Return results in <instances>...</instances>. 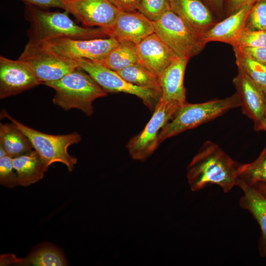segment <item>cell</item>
I'll return each mask as SVG.
<instances>
[{
    "label": "cell",
    "instance_id": "obj_33",
    "mask_svg": "<svg viewBox=\"0 0 266 266\" xmlns=\"http://www.w3.org/2000/svg\"><path fill=\"white\" fill-rule=\"evenodd\" d=\"M257 0H225V10L229 15H231L242 7L254 4Z\"/></svg>",
    "mask_w": 266,
    "mask_h": 266
},
{
    "label": "cell",
    "instance_id": "obj_5",
    "mask_svg": "<svg viewBox=\"0 0 266 266\" xmlns=\"http://www.w3.org/2000/svg\"><path fill=\"white\" fill-rule=\"evenodd\" d=\"M0 117L9 119L27 136L47 166L60 162L65 164L69 171L73 170L77 160L69 154L67 149L81 141V136L78 133L53 135L40 132L15 120L5 110H2Z\"/></svg>",
    "mask_w": 266,
    "mask_h": 266
},
{
    "label": "cell",
    "instance_id": "obj_4",
    "mask_svg": "<svg viewBox=\"0 0 266 266\" xmlns=\"http://www.w3.org/2000/svg\"><path fill=\"white\" fill-rule=\"evenodd\" d=\"M239 106L240 101L236 93L223 99L202 103L186 102L161 130L159 136V144L168 138L213 120Z\"/></svg>",
    "mask_w": 266,
    "mask_h": 266
},
{
    "label": "cell",
    "instance_id": "obj_18",
    "mask_svg": "<svg viewBox=\"0 0 266 266\" xmlns=\"http://www.w3.org/2000/svg\"><path fill=\"white\" fill-rule=\"evenodd\" d=\"M237 186L243 193L240 199V206L248 210L260 226L261 233L259 250L261 256L266 257V197L255 187L246 184L238 178Z\"/></svg>",
    "mask_w": 266,
    "mask_h": 266
},
{
    "label": "cell",
    "instance_id": "obj_15",
    "mask_svg": "<svg viewBox=\"0 0 266 266\" xmlns=\"http://www.w3.org/2000/svg\"><path fill=\"white\" fill-rule=\"evenodd\" d=\"M138 63L159 79L166 68L179 58L154 33L136 45Z\"/></svg>",
    "mask_w": 266,
    "mask_h": 266
},
{
    "label": "cell",
    "instance_id": "obj_1",
    "mask_svg": "<svg viewBox=\"0 0 266 266\" xmlns=\"http://www.w3.org/2000/svg\"><path fill=\"white\" fill-rule=\"evenodd\" d=\"M239 165L217 144L206 141L187 168L191 189L199 191L209 185L216 184L228 193L237 185Z\"/></svg>",
    "mask_w": 266,
    "mask_h": 266
},
{
    "label": "cell",
    "instance_id": "obj_29",
    "mask_svg": "<svg viewBox=\"0 0 266 266\" xmlns=\"http://www.w3.org/2000/svg\"><path fill=\"white\" fill-rule=\"evenodd\" d=\"M246 28L252 30L266 29V0H257L247 18Z\"/></svg>",
    "mask_w": 266,
    "mask_h": 266
},
{
    "label": "cell",
    "instance_id": "obj_25",
    "mask_svg": "<svg viewBox=\"0 0 266 266\" xmlns=\"http://www.w3.org/2000/svg\"><path fill=\"white\" fill-rule=\"evenodd\" d=\"M239 70L246 74L266 94V64L257 62L233 49Z\"/></svg>",
    "mask_w": 266,
    "mask_h": 266
},
{
    "label": "cell",
    "instance_id": "obj_34",
    "mask_svg": "<svg viewBox=\"0 0 266 266\" xmlns=\"http://www.w3.org/2000/svg\"><path fill=\"white\" fill-rule=\"evenodd\" d=\"M115 7L122 11H136L140 0H108Z\"/></svg>",
    "mask_w": 266,
    "mask_h": 266
},
{
    "label": "cell",
    "instance_id": "obj_39",
    "mask_svg": "<svg viewBox=\"0 0 266 266\" xmlns=\"http://www.w3.org/2000/svg\"></svg>",
    "mask_w": 266,
    "mask_h": 266
},
{
    "label": "cell",
    "instance_id": "obj_38",
    "mask_svg": "<svg viewBox=\"0 0 266 266\" xmlns=\"http://www.w3.org/2000/svg\"><path fill=\"white\" fill-rule=\"evenodd\" d=\"M265 131H266V128H265ZM265 149H266V147H265Z\"/></svg>",
    "mask_w": 266,
    "mask_h": 266
},
{
    "label": "cell",
    "instance_id": "obj_3",
    "mask_svg": "<svg viewBox=\"0 0 266 266\" xmlns=\"http://www.w3.org/2000/svg\"><path fill=\"white\" fill-rule=\"evenodd\" d=\"M43 84L55 91L54 104L65 110L79 109L88 116L94 113L93 101L107 93L79 67L59 80Z\"/></svg>",
    "mask_w": 266,
    "mask_h": 266
},
{
    "label": "cell",
    "instance_id": "obj_9",
    "mask_svg": "<svg viewBox=\"0 0 266 266\" xmlns=\"http://www.w3.org/2000/svg\"><path fill=\"white\" fill-rule=\"evenodd\" d=\"M119 43L115 39L109 37L91 39L60 37L36 44L68 59H85L100 64Z\"/></svg>",
    "mask_w": 266,
    "mask_h": 266
},
{
    "label": "cell",
    "instance_id": "obj_16",
    "mask_svg": "<svg viewBox=\"0 0 266 266\" xmlns=\"http://www.w3.org/2000/svg\"><path fill=\"white\" fill-rule=\"evenodd\" d=\"M254 4L246 5L212 27L201 34V40L206 44L211 41L226 43L233 45L246 28L248 14Z\"/></svg>",
    "mask_w": 266,
    "mask_h": 266
},
{
    "label": "cell",
    "instance_id": "obj_28",
    "mask_svg": "<svg viewBox=\"0 0 266 266\" xmlns=\"http://www.w3.org/2000/svg\"><path fill=\"white\" fill-rule=\"evenodd\" d=\"M232 46L233 49L266 46V31L245 28Z\"/></svg>",
    "mask_w": 266,
    "mask_h": 266
},
{
    "label": "cell",
    "instance_id": "obj_37",
    "mask_svg": "<svg viewBox=\"0 0 266 266\" xmlns=\"http://www.w3.org/2000/svg\"><path fill=\"white\" fill-rule=\"evenodd\" d=\"M8 155L4 147L0 145V158H2Z\"/></svg>",
    "mask_w": 266,
    "mask_h": 266
},
{
    "label": "cell",
    "instance_id": "obj_13",
    "mask_svg": "<svg viewBox=\"0 0 266 266\" xmlns=\"http://www.w3.org/2000/svg\"><path fill=\"white\" fill-rule=\"evenodd\" d=\"M233 83L240 99L243 113L253 121L256 131H265L266 94L239 69Z\"/></svg>",
    "mask_w": 266,
    "mask_h": 266
},
{
    "label": "cell",
    "instance_id": "obj_7",
    "mask_svg": "<svg viewBox=\"0 0 266 266\" xmlns=\"http://www.w3.org/2000/svg\"><path fill=\"white\" fill-rule=\"evenodd\" d=\"M79 68L88 73L107 93H125L140 99L144 105L154 112L162 93L133 85L123 78L116 71L85 59L74 60Z\"/></svg>",
    "mask_w": 266,
    "mask_h": 266
},
{
    "label": "cell",
    "instance_id": "obj_21",
    "mask_svg": "<svg viewBox=\"0 0 266 266\" xmlns=\"http://www.w3.org/2000/svg\"><path fill=\"white\" fill-rule=\"evenodd\" d=\"M15 264L20 266H63L67 262L62 254L53 247L45 246L38 249L24 259L17 258L14 255L1 257L0 265Z\"/></svg>",
    "mask_w": 266,
    "mask_h": 266
},
{
    "label": "cell",
    "instance_id": "obj_31",
    "mask_svg": "<svg viewBox=\"0 0 266 266\" xmlns=\"http://www.w3.org/2000/svg\"><path fill=\"white\" fill-rule=\"evenodd\" d=\"M244 55L260 63L266 64V46L235 48Z\"/></svg>",
    "mask_w": 266,
    "mask_h": 266
},
{
    "label": "cell",
    "instance_id": "obj_8",
    "mask_svg": "<svg viewBox=\"0 0 266 266\" xmlns=\"http://www.w3.org/2000/svg\"><path fill=\"white\" fill-rule=\"evenodd\" d=\"M182 105L161 98L144 129L131 138L127 144L132 159L144 161L153 153L160 145L159 136L161 130L172 119Z\"/></svg>",
    "mask_w": 266,
    "mask_h": 266
},
{
    "label": "cell",
    "instance_id": "obj_24",
    "mask_svg": "<svg viewBox=\"0 0 266 266\" xmlns=\"http://www.w3.org/2000/svg\"><path fill=\"white\" fill-rule=\"evenodd\" d=\"M117 72L128 82L162 93L160 79L140 63L128 66Z\"/></svg>",
    "mask_w": 266,
    "mask_h": 266
},
{
    "label": "cell",
    "instance_id": "obj_2",
    "mask_svg": "<svg viewBox=\"0 0 266 266\" xmlns=\"http://www.w3.org/2000/svg\"><path fill=\"white\" fill-rule=\"evenodd\" d=\"M65 11H50L30 4H25L24 17L30 23L27 31L28 43L38 44L51 39L66 37L91 39L108 37L100 28L77 25Z\"/></svg>",
    "mask_w": 266,
    "mask_h": 266
},
{
    "label": "cell",
    "instance_id": "obj_26",
    "mask_svg": "<svg viewBox=\"0 0 266 266\" xmlns=\"http://www.w3.org/2000/svg\"><path fill=\"white\" fill-rule=\"evenodd\" d=\"M238 178L246 184L253 186L258 182H266V151L264 148L258 158L245 164H239Z\"/></svg>",
    "mask_w": 266,
    "mask_h": 266
},
{
    "label": "cell",
    "instance_id": "obj_10",
    "mask_svg": "<svg viewBox=\"0 0 266 266\" xmlns=\"http://www.w3.org/2000/svg\"><path fill=\"white\" fill-rule=\"evenodd\" d=\"M18 59L29 64L42 84L59 80L78 67L75 60L60 56L36 44L27 43Z\"/></svg>",
    "mask_w": 266,
    "mask_h": 266
},
{
    "label": "cell",
    "instance_id": "obj_23",
    "mask_svg": "<svg viewBox=\"0 0 266 266\" xmlns=\"http://www.w3.org/2000/svg\"><path fill=\"white\" fill-rule=\"evenodd\" d=\"M138 63L136 45L128 41L119 42L100 64L115 71Z\"/></svg>",
    "mask_w": 266,
    "mask_h": 266
},
{
    "label": "cell",
    "instance_id": "obj_35",
    "mask_svg": "<svg viewBox=\"0 0 266 266\" xmlns=\"http://www.w3.org/2000/svg\"><path fill=\"white\" fill-rule=\"evenodd\" d=\"M211 11L217 16H222L225 12V0H201Z\"/></svg>",
    "mask_w": 266,
    "mask_h": 266
},
{
    "label": "cell",
    "instance_id": "obj_27",
    "mask_svg": "<svg viewBox=\"0 0 266 266\" xmlns=\"http://www.w3.org/2000/svg\"><path fill=\"white\" fill-rule=\"evenodd\" d=\"M170 10L169 0H140L137 11L155 22Z\"/></svg>",
    "mask_w": 266,
    "mask_h": 266
},
{
    "label": "cell",
    "instance_id": "obj_12",
    "mask_svg": "<svg viewBox=\"0 0 266 266\" xmlns=\"http://www.w3.org/2000/svg\"><path fill=\"white\" fill-rule=\"evenodd\" d=\"M42 84L26 61L0 56V98L20 94Z\"/></svg>",
    "mask_w": 266,
    "mask_h": 266
},
{
    "label": "cell",
    "instance_id": "obj_20",
    "mask_svg": "<svg viewBox=\"0 0 266 266\" xmlns=\"http://www.w3.org/2000/svg\"><path fill=\"white\" fill-rule=\"evenodd\" d=\"M12 162L19 185L23 186H29L41 179L48 168L34 149L13 158Z\"/></svg>",
    "mask_w": 266,
    "mask_h": 266
},
{
    "label": "cell",
    "instance_id": "obj_6",
    "mask_svg": "<svg viewBox=\"0 0 266 266\" xmlns=\"http://www.w3.org/2000/svg\"><path fill=\"white\" fill-rule=\"evenodd\" d=\"M153 22L155 33L179 58L189 59L199 54L206 45L201 35L171 10Z\"/></svg>",
    "mask_w": 266,
    "mask_h": 266
},
{
    "label": "cell",
    "instance_id": "obj_17",
    "mask_svg": "<svg viewBox=\"0 0 266 266\" xmlns=\"http://www.w3.org/2000/svg\"><path fill=\"white\" fill-rule=\"evenodd\" d=\"M171 10L201 35L216 23L211 11L201 0H169Z\"/></svg>",
    "mask_w": 266,
    "mask_h": 266
},
{
    "label": "cell",
    "instance_id": "obj_36",
    "mask_svg": "<svg viewBox=\"0 0 266 266\" xmlns=\"http://www.w3.org/2000/svg\"><path fill=\"white\" fill-rule=\"evenodd\" d=\"M266 197V182H258L253 185Z\"/></svg>",
    "mask_w": 266,
    "mask_h": 266
},
{
    "label": "cell",
    "instance_id": "obj_30",
    "mask_svg": "<svg viewBox=\"0 0 266 266\" xmlns=\"http://www.w3.org/2000/svg\"><path fill=\"white\" fill-rule=\"evenodd\" d=\"M13 158L9 155L0 158V182L4 186L13 188L19 185L16 172H14Z\"/></svg>",
    "mask_w": 266,
    "mask_h": 266
},
{
    "label": "cell",
    "instance_id": "obj_19",
    "mask_svg": "<svg viewBox=\"0 0 266 266\" xmlns=\"http://www.w3.org/2000/svg\"><path fill=\"white\" fill-rule=\"evenodd\" d=\"M188 60L186 58H178L164 72L160 78L162 99L182 104L186 102L184 77Z\"/></svg>",
    "mask_w": 266,
    "mask_h": 266
},
{
    "label": "cell",
    "instance_id": "obj_22",
    "mask_svg": "<svg viewBox=\"0 0 266 266\" xmlns=\"http://www.w3.org/2000/svg\"><path fill=\"white\" fill-rule=\"evenodd\" d=\"M0 145L12 158L23 154L33 148L27 136L12 123H0Z\"/></svg>",
    "mask_w": 266,
    "mask_h": 266
},
{
    "label": "cell",
    "instance_id": "obj_11",
    "mask_svg": "<svg viewBox=\"0 0 266 266\" xmlns=\"http://www.w3.org/2000/svg\"><path fill=\"white\" fill-rule=\"evenodd\" d=\"M64 2L65 10L83 25L101 28L105 33L120 11L108 0H64Z\"/></svg>",
    "mask_w": 266,
    "mask_h": 266
},
{
    "label": "cell",
    "instance_id": "obj_32",
    "mask_svg": "<svg viewBox=\"0 0 266 266\" xmlns=\"http://www.w3.org/2000/svg\"><path fill=\"white\" fill-rule=\"evenodd\" d=\"M25 4L32 5L44 9L59 8L64 10L65 6L64 0H20Z\"/></svg>",
    "mask_w": 266,
    "mask_h": 266
},
{
    "label": "cell",
    "instance_id": "obj_14",
    "mask_svg": "<svg viewBox=\"0 0 266 266\" xmlns=\"http://www.w3.org/2000/svg\"><path fill=\"white\" fill-rule=\"evenodd\" d=\"M155 33L153 22L138 11H120L110 28L106 32L109 37L119 42L137 45Z\"/></svg>",
    "mask_w": 266,
    "mask_h": 266
}]
</instances>
